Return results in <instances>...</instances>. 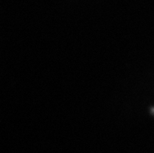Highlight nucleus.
I'll return each mask as SVG.
<instances>
[{
	"label": "nucleus",
	"instance_id": "obj_1",
	"mask_svg": "<svg viewBox=\"0 0 154 153\" xmlns=\"http://www.w3.org/2000/svg\"><path fill=\"white\" fill-rule=\"evenodd\" d=\"M152 112H154V108H153V109H152Z\"/></svg>",
	"mask_w": 154,
	"mask_h": 153
}]
</instances>
